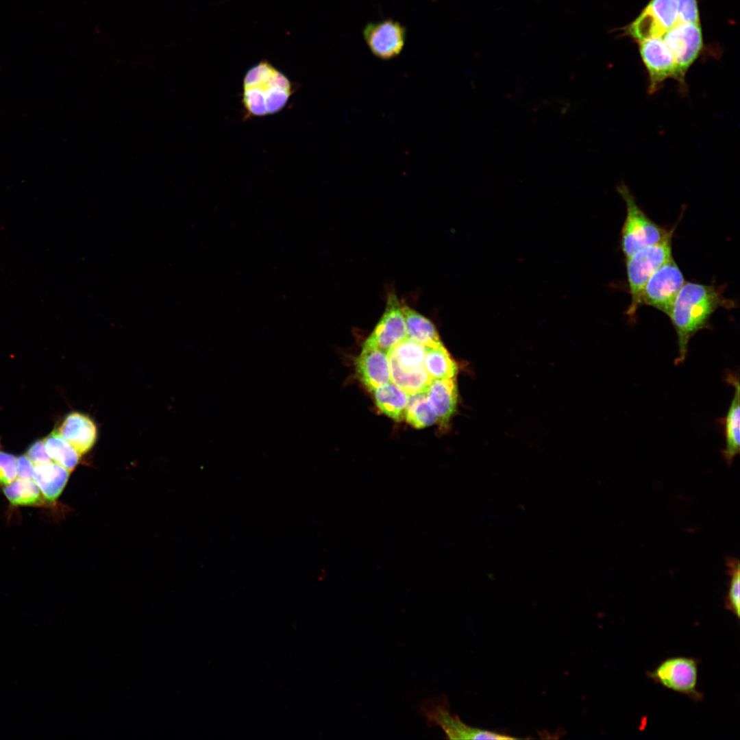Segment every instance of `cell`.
<instances>
[{
    "label": "cell",
    "mask_w": 740,
    "mask_h": 740,
    "mask_svg": "<svg viewBox=\"0 0 740 740\" xmlns=\"http://www.w3.org/2000/svg\"><path fill=\"white\" fill-rule=\"evenodd\" d=\"M722 286L685 282L679 291L668 314L678 338V356L676 365L687 358L689 343L699 331L710 328L709 320L719 308L735 307L732 300L726 299Z\"/></svg>",
    "instance_id": "cell-1"
},
{
    "label": "cell",
    "mask_w": 740,
    "mask_h": 740,
    "mask_svg": "<svg viewBox=\"0 0 740 740\" xmlns=\"http://www.w3.org/2000/svg\"><path fill=\"white\" fill-rule=\"evenodd\" d=\"M298 87L267 60H262L245 72L241 103L243 119L262 117L282 110Z\"/></svg>",
    "instance_id": "cell-2"
},
{
    "label": "cell",
    "mask_w": 740,
    "mask_h": 740,
    "mask_svg": "<svg viewBox=\"0 0 740 740\" xmlns=\"http://www.w3.org/2000/svg\"><path fill=\"white\" fill-rule=\"evenodd\" d=\"M426 350L406 337L387 353L391 381L408 395L426 392L432 380L424 367Z\"/></svg>",
    "instance_id": "cell-3"
},
{
    "label": "cell",
    "mask_w": 740,
    "mask_h": 740,
    "mask_svg": "<svg viewBox=\"0 0 740 740\" xmlns=\"http://www.w3.org/2000/svg\"><path fill=\"white\" fill-rule=\"evenodd\" d=\"M675 227L660 242L645 247L626 258L627 281L630 303L626 314L633 318L639 307L643 289L652 274L672 257V238Z\"/></svg>",
    "instance_id": "cell-4"
},
{
    "label": "cell",
    "mask_w": 740,
    "mask_h": 740,
    "mask_svg": "<svg viewBox=\"0 0 740 740\" xmlns=\"http://www.w3.org/2000/svg\"><path fill=\"white\" fill-rule=\"evenodd\" d=\"M617 189L626 208L620 233V247L627 258L640 249L660 242L670 230L660 226L648 217L625 184H620Z\"/></svg>",
    "instance_id": "cell-5"
},
{
    "label": "cell",
    "mask_w": 740,
    "mask_h": 740,
    "mask_svg": "<svg viewBox=\"0 0 740 740\" xmlns=\"http://www.w3.org/2000/svg\"><path fill=\"white\" fill-rule=\"evenodd\" d=\"M419 711L430 726H439L449 739H516L506 734L469 726L452 714L446 696L430 698L421 703Z\"/></svg>",
    "instance_id": "cell-6"
},
{
    "label": "cell",
    "mask_w": 740,
    "mask_h": 740,
    "mask_svg": "<svg viewBox=\"0 0 740 740\" xmlns=\"http://www.w3.org/2000/svg\"><path fill=\"white\" fill-rule=\"evenodd\" d=\"M673 53L677 65L680 90L687 91L686 75L700 56L703 38L700 23H678L662 36Z\"/></svg>",
    "instance_id": "cell-7"
},
{
    "label": "cell",
    "mask_w": 740,
    "mask_h": 740,
    "mask_svg": "<svg viewBox=\"0 0 740 740\" xmlns=\"http://www.w3.org/2000/svg\"><path fill=\"white\" fill-rule=\"evenodd\" d=\"M684 282L683 274L672 256L646 282L641 293V305L653 307L668 316Z\"/></svg>",
    "instance_id": "cell-8"
},
{
    "label": "cell",
    "mask_w": 740,
    "mask_h": 740,
    "mask_svg": "<svg viewBox=\"0 0 740 740\" xmlns=\"http://www.w3.org/2000/svg\"><path fill=\"white\" fill-rule=\"evenodd\" d=\"M638 43L640 56L648 73L649 94L653 95L662 88L667 79L677 81L674 56L662 36Z\"/></svg>",
    "instance_id": "cell-9"
},
{
    "label": "cell",
    "mask_w": 740,
    "mask_h": 740,
    "mask_svg": "<svg viewBox=\"0 0 740 740\" xmlns=\"http://www.w3.org/2000/svg\"><path fill=\"white\" fill-rule=\"evenodd\" d=\"M698 671L695 659L678 656L662 661L648 675L663 687L698 700L702 695L697 689Z\"/></svg>",
    "instance_id": "cell-10"
},
{
    "label": "cell",
    "mask_w": 740,
    "mask_h": 740,
    "mask_svg": "<svg viewBox=\"0 0 740 740\" xmlns=\"http://www.w3.org/2000/svg\"><path fill=\"white\" fill-rule=\"evenodd\" d=\"M364 40L371 53L382 60H390L402 51L406 38L405 27L392 19L367 23L363 30Z\"/></svg>",
    "instance_id": "cell-11"
},
{
    "label": "cell",
    "mask_w": 740,
    "mask_h": 740,
    "mask_svg": "<svg viewBox=\"0 0 740 740\" xmlns=\"http://www.w3.org/2000/svg\"><path fill=\"white\" fill-rule=\"evenodd\" d=\"M406 338V329L402 304L392 292L387 296L385 310L373 331L363 344L378 348L385 353Z\"/></svg>",
    "instance_id": "cell-12"
},
{
    "label": "cell",
    "mask_w": 740,
    "mask_h": 740,
    "mask_svg": "<svg viewBox=\"0 0 740 740\" xmlns=\"http://www.w3.org/2000/svg\"><path fill=\"white\" fill-rule=\"evenodd\" d=\"M355 365L360 380L369 391L391 381L388 355L378 348L363 344Z\"/></svg>",
    "instance_id": "cell-13"
},
{
    "label": "cell",
    "mask_w": 740,
    "mask_h": 740,
    "mask_svg": "<svg viewBox=\"0 0 740 740\" xmlns=\"http://www.w3.org/2000/svg\"><path fill=\"white\" fill-rule=\"evenodd\" d=\"M57 430L81 455L89 452L97 439V428L93 420L77 411L68 414Z\"/></svg>",
    "instance_id": "cell-14"
},
{
    "label": "cell",
    "mask_w": 740,
    "mask_h": 740,
    "mask_svg": "<svg viewBox=\"0 0 740 740\" xmlns=\"http://www.w3.org/2000/svg\"><path fill=\"white\" fill-rule=\"evenodd\" d=\"M426 395L437 421L441 426L447 425L457 406L458 392L456 377L432 380Z\"/></svg>",
    "instance_id": "cell-15"
},
{
    "label": "cell",
    "mask_w": 740,
    "mask_h": 740,
    "mask_svg": "<svg viewBox=\"0 0 740 740\" xmlns=\"http://www.w3.org/2000/svg\"><path fill=\"white\" fill-rule=\"evenodd\" d=\"M726 382L734 387V395L724 419L725 447L722 452L724 460L730 465L740 451V386L738 378L728 373Z\"/></svg>",
    "instance_id": "cell-16"
},
{
    "label": "cell",
    "mask_w": 740,
    "mask_h": 740,
    "mask_svg": "<svg viewBox=\"0 0 740 740\" xmlns=\"http://www.w3.org/2000/svg\"><path fill=\"white\" fill-rule=\"evenodd\" d=\"M71 471L55 462L35 467L33 480L38 485L44 498L49 502L56 501L69 480Z\"/></svg>",
    "instance_id": "cell-17"
},
{
    "label": "cell",
    "mask_w": 740,
    "mask_h": 740,
    "mask_svg": "<svg viewBox=\"0 0 740 740\" xmlns=\"http://www.w3.org/2000/svg\"><path fill=\"white\" fill-rule=\"evenodd\" d=\"M402 310L405 320L407 338L426 347H432L442 343L434 325L430 320L405 304H402Z\"/></svg>",
    "instance_id": "cell-18"
},
{
    "label": "cell",
    "mask_w": 740,
    "mask_h": 740,
    "mask_svg": "<svg viewBox=\"0 0 740 740\" xmlns=\"http://www.w3.org/2000/svg\"><path fill=\"white\" fill-rule=\"evenodd\" d=\"M373 393L378 408L384 415L396 421H400L404 419L408 401V393L391 381L375 388Z\"/></svg>",
    "instance_id": "cell-19"
},
{
    "label": "cell",
    "mask_w": 740,
    "mask_h": 740,
    "mask_svg": "<svg viewBox=\"0 0 740 740\" xmlns=\"http://www.w3.org/2000/svg\"><path fill=\"white\" fill-rule=\"evenodd\" d=\"M426 348L424 367L432 380L456 377L457 364L443 343Z\"/></svg>",
    "instance_id": "cell-20"
},
{
    "label": "cell",
    "mask_w": 740,
    "mask_h": 740,
    "mask_svg": "<svg viewBox=\"0 0 740 740\" xmlns=\"http://www.w3.org/2000/svg\"><path fill=\"white\" fill-rule=\"evenodd\" d=\"M47 452L53 462L71 472L79 462L81 454L74 447L54 430L44 439Z\"/></svg>",
    "instance_id": "cell-21"
},
{
    "label": "cell",
    "mask_w": 740,
    "mask_h": 740,
    "mask_svg": "<svg viewBox=\"0 0 740 740\" xmlns=\"http://www.w3.org/2000/svg\"><path fill=\"white\" fill-rule=\"evenodd\" d=\"M3 492L15 506H33L42 503L43 495L33 479H15L4 486Z\"/></svg>",
    "instance_id": "cell-22"
},
{
    "label": "cell",
    "mask_w": 740,
    "mask_h": 740,
    "mask_svg": "<svg viewBox=\"0 0 740 740\" xmlns=\"http://www.w3.org/2000/svg\"><path fill=\"white\" fill-rule=\"evenodd\" d=\"M404 419L415 428H423L437 421V417L428 404L426 392L408 395Z\"/></svg>",
    "instance_id": "cell-23"
},
{
    "label": "cell",
    "mask_w": 740,
    "mask_h": 740,
    "mask_svg": "<svg viewBox=\"0 0 740 740\" xmlns=\"http://www.w3.org/2000/svg\"><path fill=\"white\" fill-rule=\"evenodd\" d=\"M665 33L678 23L676 0H650L642 10Z\"/></svg>",
    "instance_id": "cell-24"
},
{
    "label": "cell",
    "mask_w": 740,
    "mask_h": 740,
    "mask_svg": "<svg viewBox=\"0 0 740 740\" xmlns=\"http://www.w3.org/2000/svg\"><path fill=\"white\" fill-rule=\"evenodd\" d=\"M727 572L730 576L728 591L726 599V606L738 618L740 614V568L738 559L733 557L726 558Z\"/></svg>",
    "instance_id": "cell-25"
},
{
    "label": "cell",
    "mask_w": 740,
    "mask_h": 740,
    "mask_svg": "<svg viewBox=\"0 0 740 740\" xmlns=\"http://www.w3.org/2000/svg\"><path fill=\"white\" fill-rule=\"evenodd\" d=\"M16 458L0 450V484L5 486L17 477Z\"/></svg>",
    "instance_id": "cell-26"
},
{
    "label": "cell",
    "mask_w": 740,
    "mask_h": 740,
    "mask_svg": "<svg viewBox=\"0 0 740 740\" xmlns=\"http://www.w3.org/2000/svg\"><path fill=\"white\" fill-rule=\"evenodd\" d=\"M678 23H700L698 0H676Z\"/></svg>",
    "instance_id": "cell-27"
},
{
    "label": "cell",
    "mask_w": 740,
    "mask_h": 740,
    "mask_svg": "<svg viewBox=\"0 0 740 740\" xmlns=\"http://www.w3.org/2000/svg\"><path fill=\"white\" fill-rule=\"evenodd\" d=\"M26 456L35 465H40L52 462L48 454L43 440L36 441L27 449Z\"/></svg>",
    "instance_id": "cell-28"
},
{
    "label": "cell",
    "mask_w": 740,
    "mask_h": 740,
    "mask_svg": "<svg viewBox=\"0 0 740 740\" xmlns=\"http://www.w3.org/2000/svg\"><path fill=\"white\" fill-rule=\"evenodd\" d=\"M35 465L27 456H20L16 459L17 477L21 479H33Z\"/></svg>",
    "instance_id": "cell-29"
}]
</instances>
